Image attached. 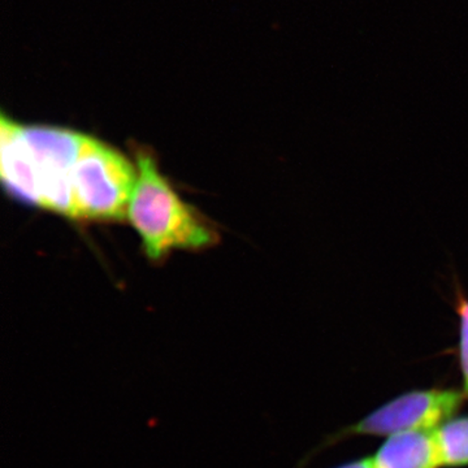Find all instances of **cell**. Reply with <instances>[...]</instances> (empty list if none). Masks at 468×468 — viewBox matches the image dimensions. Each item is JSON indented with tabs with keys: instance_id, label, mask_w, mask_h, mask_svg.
<instances>
[{
	"instance_id": "1",
	"label": "cell",
	"mask_w": 468,
	"mask_h": 468,
	"mask_svg": "<svg viewBox=\"0 0 468 468\" xmlns=\"http://www.w3.org/2000/svg\"><path fill=\"white\" fill-rule=\"evenodd\" d=\"M84 133L50 125H23L2 116L0 175L20 201L73 220V177Z\"/></svg>"
},
{
	"instance_id": "2",
	"label": "cell",
	"mask_w": 468,
	"mask_h": 468,
	"mask_svg": "<svg viewBox=\"0 0 468 468\" xmlns=\"http://www.w3.org/2000/svg\"><path fill=\"white\" fill-rule=\"evenodd\" d=\"M137 181L128 207V220L143 239L150 261H159L174 250H202L218 236L196 208L178 197L162 175L153 151L134 146Z\"/></svg>"
},
{
	"instance_id": "3",
	"label": "cell",
	"mask_w": 468,
	"mask_h": 468,
	"mask_svg": "<svg viewBox=\"0 0 468 468\" xmlns=\"http://www.w3.org/2000/svg\"><path fill=\"white\" fill-rule=\"evenodd\" d=\"M135 181V163L115 147L86 135L73 177V220H122Z\"/></svg>"
},
{
	"instance_id": "4",
	"label": "cell",
	"mask_w": 468,
	"mask_h": 468,
	"mask_svg": "<svg viewBox=\"0 0 468 468\" xmlns=\"http://www.w3.org/2000/svg\"><path fill=\"white\" fill-rule=\"evenodd\" d=\"M466 394L455 389H421L403 393L335 433L329 445L349 437L384 436L436 431L454 418Z\"/></svg>"
},
{
	"instance_id": "5",
	"label": "cell",
	"mask_w": 468,
	"mask_h": 468,
	"mask_svg": "<svg viewBox=\"0 0 468 468\" xmlns=\"http://www.w3.org/2000/svg\"><path fill=\"white\" fill-rule=\"evenodd\" d=\"M375 468H441L435 431L388 437L372 457Z\"/></svg>"
},
{
	"instance_id": "6",
	"label": "cell",
	"mask_w": 468,
	"mask_h": 468,
	"mask_svg": "<svg viewBox=\"0 0 468 468\" xmlns=\"http://www.w3.org/2000/svg\"><path fill=\"white\" fill-rule=\"evenodd\" d=\"M441 467L468 466V417L452 418L435 431Z\"/></svg>"
},
{
	"instance_id": "7",
	"label": "cell",
	"mask_w": 468,
	"mask_h": 468,
	"mask_svg": "<svg viewBox=\"0 0 468 468\" xmlns=\"http://www.w3.org/2000/svg\"><path fill=\"white\" fill-rule=\"evenodd\" d=\"M460 319V363L462 377H463L464 394L468 396V301L461 304Z\"/></svg>"
},
{
	"instance_id": "8",
	"label": "cell",
	"mask_w": 468,
	"mask_h": 468,
	"mask_svg": "<svg viewBox=\"0 0 468 468\" xmlns=\"http://www.w3.org/2000/svg\"><path fill=\"white\" fill-rule=\"evenodd\" d=\"M335 468H375L372 457L360 458V460L347 462V463L341 464V466Z\"/></svg>"
}]
</instances>
